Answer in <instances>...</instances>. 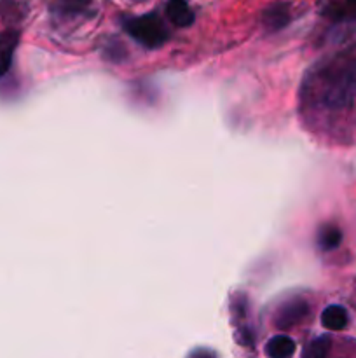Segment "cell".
Listing matches in <instances>:
<instances>
[{
	"label": "cell",
	"instance_id": "obj_1",
	"mask_svg": "<svg viewBox=\"0 0 356 358\" xmlns=\"http://www.w3.org/2000/svg\"><path fill=\"white\" fill-rule=\"evenodd\" d=\"M316 96L327 108H344L356 96V59L341 58L325 66L316 77Z\"/></svg>",
	"mask_w": 356,
	"mask_h": 358
},
{
	"label": "cell",
	"instance_id": "obj_2",
	"mask_svg": "<svg viewBox=\"0 0 356 358\" xmlns=\"http://www.w3.org/2000/svg\"><path fill=\"white\" fill-rule=\"evenodd\" d=\"M126 31L145 48H159L168 41V30L164 28L163 21L156 14H145V16L133 17L126 21Z\"/></svg>",
	"mask_w": 356,
	"mask_h": 358
},
{
	"label": "cell",
	"instance_id": "obj_3",
	"mask_svg": "<svg viewBox=\"0 0 356 358\" xmlns=\"http://www.w3.org/2000/svg\"><path fill=\"white\" fill-rule=\"evenodd\" d=\"M309 315V306H307L306 301L302 299H292L288 303L283 304L278 311H276L274 324L276 327L286 331V329L293 327V325L299 324L300 320Z\"/></svg>",
	"mask_w": 356,
	"mask_h": 358
},
{
	"label": "cell",
	"instance_id": "obj_4",
	"mask_svg": "<svg viewBox=\"0 0 356 358\" xmlns=\"http://www.w3.org/2000/svg\"><path fill=\"white\" fill-rule=\"evenodd\" d=\"M290 20H292V13H290V6L286 2L272 3L262 14V23L271 31L285 28L290 23Z\"/></svg>",
	"mask_w": 356,
	"mask_h": 358
},
{
	"label": "cell",
	"instance_id": "obj_5",
	"mask_svg": "<svg viewBox=\"0 0 356 358\" xmlns=\"http://www.w3.org/2000/svg\"><path fill=\"white\" fill-rule=\"evenodd\" d=\"M166 16L177 27H191L194 23V13L187 6L185 0H170L166 6Z\"/></svg>",
	"mask_w": 356,
	"mask_h": 358
},
{
	"label": "cell",
	"instance_id": "obj_6",
	"mask_svg": "<svg viewBox=\"0 0 356 358\" xmlns=\"http://www.w3.org/2000/svg\"><path fill=\"white\" fill-rule=\"evenodd\" d=\"M17 45V34L16 31H3L0 34V77L6 76L7 70L10 69L13 63L14 49Z\"/></svg>",
	"mask_w": 356,
	"mask_h": 358
},
{
	"label": "cell",
	"instance_id": "obj_7",
	"mask_svg": "<svg viewBox=\"0 0 356 358\" xmlns=\"http://www.w3.org/2000/svg\"><path fill=\"white\" fill-rule=\"evenodd\" d=\"M348 322V311L339 306V304H332V306L325 308V311L321 313V324L328 331H342V329H346Z\"/></svg>",
	"mask_w": 356,
	"mask_h": 358
},
{
	"label": "cell",
	"instance_id": "obj_8",
	"mask_svg": "<svg viewBox=\"0 0 356 358\" xmlns=\"http://www.w3.org/2000/svg\"><path fill=\"white\" fill-rule=\"evenodd\" d=\"M295 350L297 346L293 339H290L288 336H276V338L269 339V343L265 345V355L271 358H286L292 357Z\"/></svg>",
	"mask_w": 356,
	"mask_h": 358
},
{
	"label": "cell",
	"instance_id": "obj_9",
	"mask_svg": "<svg viewBox=\"0 0 356 358\" xmlns=\"http://www.w3.org/2000/svg\"><path fill=\"white\" fill-rule=\"evenodd\" d=\"M342 243V231L334 224H327L318 233V245L321 250H334Z\"/></svg>",
	"mask_w": 356,
	"mask_h": 358
},
{
	"label": "cell",
	"instance_id": "obj_10",
	"mask_svg": "<svg viewBox=\"0 0 356 358\" xmlns=\"http://www.w3.org/2000/svg\"><path fill=\"white\" fill-rule=\"evenodd\" d=\"M330 346H332L330 338H328V336H321V338L314 339V341L309 343V346L304 350L302 357L323 358L328 355V352H330Z\"/></svg>",
	"mask_w": 356,
	"mask_h": 358
},
{
	"label": "cell",
	"instance_id": "obj_11",
	"mask_svg": "<svg viewBox=\"0 0 356 358\" xmlns=\"http://www.w3.org/2000/svg\"><path fill=\"white\" fill-rule=\"evenodd\" d=\"M91 3V0H59L56 3V13L59 14H80L84 9H87V6Z\"/></svg>",
	"mask_w": 356,
	"mask_h": 358
},
{
	"label": "cell",
	"instance_id": "obj_12",
	"mask_svg": "<svg viewBox=\"0 0 356 358\" xmlns=\"http://www.w3.org/2000/svg\"><path fill=\"white\" fill-rule=\"evenodd\" d=\"M346 2H348V6L351 7V9L356 10V0H346Z\"/></svg>",
	"mask_w": 356,
	"mask_h": 358
}]
</instances>
